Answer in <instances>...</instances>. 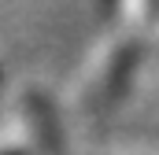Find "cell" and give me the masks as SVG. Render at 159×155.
<instances>
[{
	"mask_svg": "<svg viewBox=\"0 0 159 155\" xmlns=\"http://www.w3.org/2000/svg\"><path fill=\"white\" fill-rule=\"evenodd\" d=\"M137 37H119L111 48H104L89 70H85V81H81V104L89 111H107L115 100L122 96L126 81L133 74V63H137Z\"/></svg>",
	"mask_w": 159,
	"mask_h": 155,
	"instance_id": "obj_1",
	"label": "cell"
},
{
	"mask_svg": "<svg viewBox=\"0 0 159 155\" xmlns=\"http://www.w3.org/2000/svg\"><path fill=\"white\" fill-rule=\"evenodd\" d=\"M30 115H34V126H37L41 140L52 148V155H59V129H56V118H52V111H48L41 100H30Z\"/></svg>",
	"mask_w": 159,
	"mask_h": 155,
	"instance_id": "obj_2",
	"label": "cell"
}]
</instances>
